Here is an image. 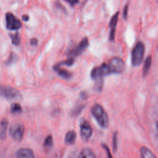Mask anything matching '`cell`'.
Listing matches in <instances>:
<instances>
[{"instance_id": "obj_1", "label": "cell", "mask_w": 158, "mask_h": 158, "mask_svg": "<svg viewBox=\"0 0 158 158\" xmlns=\"http://www.w3.org/2000/svg\"><path fill=\"white\" fill-rule=\"evenodd\" d=\"M91 114L98 124L102 128H107L109 124V118L103 107L98 104H94L91 108Z\"/></svg>"}, {"instance_id": "obj_2", "label": "cell", "mask_w": 158, "mask_h": 158, "mask_svg": "<svg viewBox=\"0 0 158 158\" xmlns=\"http://www.w3.org/2000/svg\"><path fill=\"white\" fill-rule=\"evenodd\" d=\"M144 54V45L142 42L136 44L131 51V64L133 66H138L143 62Z\"/></svg>"}, {"instance_id": "obj_3", "label": "cell", "mask_w": 158, "mask_h": 158, "mask_svg": "<svg viewBox=\"0 0 158 158\" xmlns=\"http://www.w3.org/2000/svg\"><path fill=\"white\" fill-rule=\"evenodd\" d=\"M0 95L8 99H19L22 95L20 92L11 86L0 85Z\"/></svg>"}, {"instance_id": "obj_4", "label": "cell", "mask_w": 158, "mask_h": 158, "mask_svg": "<svg viewBox=\"0 0 158 158\" xmlns=\"http://www.w3.org/2000/svg\"><path fill=\"white\" fill-rule=\"evenodd\" d=\"M110 73H120L125 69V63L123 60L118 57L112 58L107 64Z\"/></svg>"}, {"instance_id": "obj_5", "label": "cell", "mask_w": 158, "mask_h": 158, "mask_svg": "<svg viewBox=\"0 0 158 158\" xmlns=\"http://www.w3.org/2000/svg\"><path fill=\"white\" fill-rule=\"evenodd\" d=\"M6 26L8 30H17L22 27V22L12 13L7 12L5 16Z\"/></svg>"}, {"instance_id": "obj_6", "label": "cell", "mask_w": 158, "mask_h": 158, "mask_svg": "<svg viewBox=\"0 0 158 158\" xmlns=\"http://www.w3.org/2000/svg\"><path fill=\"white\" fill-rule=\"evenodd\" d=\"M25 128L23 124L19 122L14 123L10 128L9 133L12 138L16 141H20L24 134Z\"/></svg>"}, {"instance_id": "obj_7", "label": "cell", "mask_w": 158, "mask_h": 158, "mask_svg": "<svg viewBox=\"0 0 158 158\" xmlns=\"http://www.w3.org/2000/svg\"><path fill=\"white\" fill-rule=\"evenodd\" d=\"M110 73V70L107 64H102L99 67H94L91 72V77L93 79L98 80L102 79V78L106 75Z\"/></svg>"}, {"instance_id": "obj_8", "label": "cell", "mask_w": 158, "mask_h": 158, "mask_svg": "<svg viewBox=\"0 0 158 158\" xmlns=\"http://www.w3.org/2000/svg\"><path fill=\"white\" fill-rule=\"evenodd\" d=\"M88 45H89L88 39V38L85 37L84 38L82 39V40L80 42V43L77 46H75L74 48H73L72 49L69 51L68 56L72 58L80 56L88 46Z\"/></svg>"}, {"instance_id": "obj_9", "label": "cell", "mask_w": 158, "mask_h": 158, "mask_svg": "<svg viewBox=\"0 0 158 158\" xmlns=\"http://www.w3.org/2000/svg\"><path fill=\"white\" fill-rule=\"evenodd\" d=\"M80 135L83 140L88 141L92 135L93 130L90 124L86 120H83L80 123Z\"/></svg>"}, {"instance_id": "obj_10", "label": "cell", "mask_w": 158, "mask_h": 158, "mask_svg": "<svg viewBox=\"0 0 158 158\" xmlns=\"http://www.w3.org/2000/svg\"><path fill=\"white\" fill-rule=\"evenodd\" d=\"M119 15V12H117L111 18L110 21L109 22V28L110 30V35H109V39L110 41H114L115 39V28L117 27V24L118 22Z\"/></svg>"}, {"instance_id": "obj_11", "label": "cell", "mask_w": 158, "mask_h": 158, "mask_svg": "<svg viewBox=\"0 0 158 158\" xmlns=\"http://www.w3.org/2000/svg\"><path fill=\"white\" fill-rule=\"evenodd\" d=\"M16 158H35L33 152L29 148H21L16 153Z\"/></svg>"}, {"instance_id": "obj_12", "label": "cell", "mask_w": 158, "mask_h": 158, "mask_svg": "<svg viewBox=\"0 0 158 158\" xmlns=\"http://www.w3.org/2000/svg\"><path fill=\"white\" fill-rule=\"evenodd\" d=\"M8 122L5 118H2L0 121V139H4L6 136Z\"/></svg>"}, {"instance_id": "obj_13", "label": "cell", "mask_w": 158, "mask_h": 158, "mask_svg": "<svg viewBox=\"0 0 158 158\" xmlns=\"http://www.w3.org/2000/svg\"><path fill=\"white\" fill-rule=\"evenodd\" d=\"M76 138H77L76 132L73 130H70L66 133L65 136V141L67 144H72L75 143Z\"/></svg>"}, {"instance_id": "obj_14", "label": "cell", "mask_w": 158, "mask_h": 158, "mask_svg": "<svg viewBox=\"0 0 158 158\" xmlns=\"http://www.w3.org/2000/svg\"><path fill=\"white\" fill-rule=\"evenodd\" d=\"M78 158H96L94 153L89 148L83 149L78 156Z\"/></svg>"}, {"instance_id": "obj_15", "label": "cell", "mask_w": 158, "mask_h": 158, "mask_svg": "<svg viewBox=\"0 0 158 158\" xmlns=\"http://www.w3.org/2000/svg\"><path fill=\"white\" fill-rule=\"evenodd\" d=\"M141 158H156L154 154L148 148L142 147L140 149Z\"/></svg>"}, {"instance_id": "obj_16", "label": "cell", "mask_w": 158, "mask_h": 158, "mask_svg": "<svg viewBox=\"0 0 158 158\" xmlns=\"http://www.w3.org/2000/svg\"><path fill=\"white\" fill-rule=\"evenodd\" d=\"M151 63H152V57H151V56L147 57V58L146 59V60L144 61L143 68V75L145 76L148 73V72L150 69L151 65Z\"/></svg>"}, {"instance_id": "obj_17", "label": "cell", "mask_w": 158, "mask_h": 158, "mask_svg": "<svg viewBox=\"0 0 158 158\" xmlns=\"http://www.w3.org/2000/svg\"><path fill=\"white\" fill-rule=\"evenodd\" d=\"M54 70H56L57 72L58 75L60 77H62L65 79H69L72 77V73L70 72H69L65 69H60V67L55 69Z\"/></svg>"}, {"instance_id": "obj_18", "label": "cell", "mask_w": 158, "mask_h": 158, "mask_svg": "<svg viewBox=\"0 0 158 158\" xmlns=\"http://www.w3.org/2000/svg\"><path fill=\"white\" fill-rule=\"evenodd\" d=\"M12 43L15 46H19L20 43V37L18 32L14 34H9Z\"/></svg>"}, {"instance_id": "obj_19", "label": "cell", "mask_w": 158, "mask_h": 158, "mask_svg": "<svg viewBox=\"0 0 158 158\" xmlns=\"http://www.w3.org/2000/svg\"><path fill=\"white\" fill-rule=\"evenodd\" d=\"M10 110L11 112L12 113H19L22 111V107L20 106V105L18 103H14L11 105V107H10Z\"/></svg>"}, {"instance_id": "obj_20", "label": "cell", "mask_w": 158, "mask_h": 158, "mask_svg": "<svg viewBox=\"0 0 158 158\" xmlns=\"http://www.w3.org/2000/svg\"><path fill=\"white\" fill-rule=\"evenodd\" d=\"M52 144H53L52 137L51 136V135H48L46 138V139H45V140L44 141V146L45 148H49L51 147L52 146Z\"/></svg>"}, {"instance_id": "obj_21", "label": "cell", "mask_w": 158, "mask_h": 158, "mask_svg": "<svg viewBox=\"0 0 158 158\" xmlns=\"http://www.w3.org/2000/svg\"><path fill=\"white\" fill-rule=\"evenodd\" d=\"M112 148H113V150L115 152L117 148V134L116 132L114 133V134L113 135Z\"/></svg>"}, {"instance_id": "obj_22", "label": "cell", "mask_w": 158, "mask_h": 158, "mask_svg": "<svg viewBox=\"0 0 158 158\" xmlns=\"http://www.w3.org/2000/svg\"><path fill=\"white\" fill-rule=\"evenodd\" d=\"M128 4H126L123 8V17L124 19H127L128 16Z\"/></svg>"}, {"instance_id": "obj_23", "label": "cell", "mask_w": 158, "mask_h": 158, "mask_svg": "<svg viewBox=\"0 0 158 158\" xmlns=\"http://www.w3.org/2000/svg\"><path fill=\"white\" fill-rule=\"evenodd\" d=\"M66 2L69 3L72 6H73L74 5L78 3V0H65Z\"/></svg>"}, {"instance_id": "obj_24", "label": "cell", "mask_w": 158, "mask_h": 158, "mask_svg": "<svg viewBox=\"0 0 158 158\" xmlns=\"http://www.w3.org/2000/svg\"><path fill=\"white\" fill-rule=\"evenodd\" d=\"M102 147H103V148H104V149L106 150V152H107V156H108V158H112L111 154H110V152L109 149L108 148V147L107 146V145H106V144H102Z\"/></svg>"}, {"instance_id": "obj_25", "label": "cell", "mask_w": 158, "mask_h": 158, "mask_svg": "<svg viewBox=\"0 0 158 158\" xmlns=\"http://www.w3.org/2000/svg\"><path fill=\"white\" fill-rule=\"evenodd\" d=\"M38 42V40H37L36 38H32V39L30 40V44H31V45H32V46H36V45H37Z\"/></svg>"}, {"instance_id": "obj_26", "label": "cell", "mask_w": 158, "mask_h": 158, "mask_svg": "<svg viewBox=\"0 0 158 158\" xmlns=\"http://www.w3.org/2000/svg\"><path fill=\"white\" fill-rule=\"evenodd\" d=\"M15 59V55L14 54H11L10 57L9 58L8 60H7V64H9L10 63H12L13 61H14V59Z\"/></svg>"}, {"instance_id": "obj_27", "label": "cell", "mask_w": 158, "mask_h": 158, "mask_svg": "<svg viewBox=\"0 0 158 158\" xmlns=\"http://www.w3.org/2000/svg\"><path fill=\"white\" fill-rule=\"evenodd\" d=\"M22 19L23 21H28L29 20V16L28 15H23Z\"/></svg>"}]
</instances>
